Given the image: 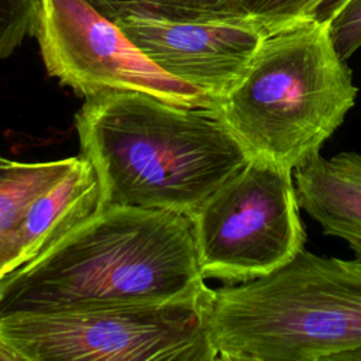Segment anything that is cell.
Listing matches in <instances>:
<instances>
[{"mask_svg": "<svg viewBox=\"0 0 361 361\" xmlns=\"http://www.w3.org/2000/svg\"><path fill=\"white\" fill-rule=\"evenodd\" d=\"M0 361H24V357L0 334Z\"/></svg>", "mask_w": 361, "mask_h": 361, "instance_id": "ac0fdd59", "label": "cell"}, {"mask_svg": "<svg viewBox=\"0 0 361 361\" xmlns=\"http://www.w3.org/2000/svg\"><path fill=\"white\" fill-rule=\"evenodd\" d=\"M80 157L99 182V209L192 217L248 161L216 107H183L121 92L85 99L75 116Z\"/></svg>", "mask_w": 361, "mask_h": 361, "instance_id": "7a4b0ae2", "label": "cell"}, {"mask_svg": "<svg viewBox=\"0 0 361 361\" xmlns=\"http://www.w3.org/2000/svg\"><path fill=\"white\" fill-rule=\"evenodd\" d=\"M32 34L47 72L85 99L137 92L183 107H216L212 97L157 66L85 0H38Z\"/></svg>", "mask_w": 361, "mask_h": 361, "instance_id": "52a82bcc", "label": "cell"}, {"mask_svg": "<svg viewBox=\"0 0 361 361\" xmlns=\"http://www.w3.org/2000/svg\"><path fill=\"white\" fill-rule=\"evenodd\" d=\"M345 0H323L319 7L313 11L312 17L310 18H314L317 21H322V23H326L336 11L337 8L344 3Z\"/></svg>", "mask_w": 361, "mask_h": 361, "instance_id": "e0dca14e", "label": "cell"}, {"mask_svg": "<svg viewBox=\"0 0 361 361\" xmlns=\"http://www.w3.org/2000/svg\"><path fill=\"white\" fill-rule=\"evenodd\" d=\"M99 182L92 164L78 162L28 207L20 226L16 269L39 257L99 210Z\"/></svg>", "mask_w": 361, "mask_h": 361, "instance_id": "9c48e42d", "label": "cell"}, {"mask_svg": "<svg viewBox=\"0 0 361 361\" xmlns=\"http://www.w3.org/2000/svg\"><path fill=\"white\" fill-rule=\"evenodd\" d=\"M293 171L248 159L192 216L204 279L244 283L289 264L306 245Z\"/></svg>", "mask_w": 361, "mask_h": 361, "instance_id": "8992f818", "label": "cell"}, {"mask_svg": "<svg viewBox=\"0 0 361 361\" xmlns=\"http://www.w3.org/2000/svg\"><path fill=\"white\" fill-rule=\"evenodd\" d=\"M23 164L24 162L21 161H16V159L0 155V182L11 176L16 171H18L23 166Z\"/></svg>", "mask_w": 361, "mask_h": 361, "instance_id": "d6986e66", "label": "cell"}, {"mask_svg": "<svg viewBox=\"0 0 361 361\" xmlns=\"http://www.w3.org/2000/svg\"><path fill=\"white\" fill-rule=\"evenodd\" d=\"M331 165L345 176L361 183V154L344 151L329 158Z\"/></svg>", "mask_w": 361, "mask_h": 361, "instance_id": "2e32d148", "label": "cell"}, {"mask_svg": "<svg viewBox=\"0 0 361 361\" xmlns=\"http://www.w3.org/2000/svg\"><path fill=\"white\" fill-rule=\"evenodd\" d=\"M79 157L24 162L0 182V279L16 271L20 254V226L30 204L58 182Z\"/></svg>", "mask_w": 361, "mask_h": 361, "instance_id": "8fae6325", "label": "cell"}, {"mask_svg": "<svg viewBox=\"0 0 361 361\" xmlns=\"http://www.w3.org/2000/svg\"><path fill=\"white\" fill-rule=\"evenodd\" d=\"M357 94L327 23L302 18L264 37L216 109L248 159L295 171L320 155Z\"/></svg>", "mask_w": 361, "mask_h": 361, "instance_id": "3957f363", "label": "cell"}, {"mask_svg": "<svg viewBox=\"0 0 361 361\" xmlns=\"http://www.w3.org/2000/svg\"><path fill=\"white\" fill-rule=\"evenodd\" d=\"M204 281L192 217L104 207L0 279V320L176 300L206 292Z\"/></svg>", "mask_w": 361, "mask_h": 361, "instance_id": "6da1fadb", "label": "cell"}, {"mask_svg": "<svg viewBox=\"0 0 361 361\" xmlns=\"http://www.w3.org/2000/svg\"><path fill=\"white\" fill-rule=\"evenodd\" d=\"M37 11L38 0H0V61L32 34Z\"/></svg>", "mask_w": 361, "mask_h": 361, "instance_id": "4fadbf2b", "label": "cell"}, {"mask_svg": "<svg viewBox=\"0 0 361 361\" xmlns=\"http://www.w3.org/2000/svg\"><path fill=\"white\" fill-rule=\"evenodd\" d=\"M213 290L168 302L124 303L0 320L24 361H214Z\"/></svg>", "mask_w": 361, "mask_h": 361, "instance_id": "5b68a950", "label": "cell"}, {"mask_svg": "<svg viewBox=\"0 0 361 361\" xmlns=\"http://www.w3.org/2000/svg\"><path fill=\"white\" fill-rule=\"evenodd\" d=\"M103 17L117 21L120 17L140 13L180 21H209L251 17L235 0H85Z\"/></svg>", "mask_w": 361, "mask_h": 361, "instance_id": "7c38bea8", "label": "cell"}, {"mask_svg": "<svg viewBox=\"0 0 361 361\" xmlns=\"http://www.w3.org/2000/svg\"><path fill=\"white\" fill-rule=\"evenodd\" d=\"M224 361H361V262L303 248L275 272L213 290Z\"/></svg>", "mask_w": 361, "mask_h": 361, "instance_id": "277c9868", "label": "cell"}, {"mask_svg": "<svg viewBox=\"0 0 361 361\" xmlns=\"http://www.w3.org/2000/svg\"><path fill=\"white\" fill-rule=\"evenodd\" d=\"M300 207L326 235L344 240L361 262V183L319 155L293 171Z\"/></svg>", "mask_w": 361, "mask_h": 361, "instance_id": "30bf717a", "label": "cell"}, {"mask_svg": "<svg viewBox=\"0 0 361 361\" xmlns=\"http://www.w3.org/2000/svg\"><path fill=\"white\" fill-rule=\"evenodd\" d=\"M116 24L162 71L216 104L245 73L271 30L254 17L180 21L131 13Z\"/></svg>", "mask_w": 361, "mask_h": 361, "instance_id": "ba28073f", "label": "cell"}, {"mask_svg": "<svg viewBox=\"0 0 361 361\" xmlns=\"http://www.w3.org/2000/svg\"><path fill=\"white\" fill-rule=\"evenodd\" d=\"M244 11L271 31L293 21L310 18L323 0H235Z\"/></svg>", "mask_w": 361, "mask_h": 361, "instance_id": "5bb4252c", "label": "cell"}, {"mask_svg": "<svg viewBox=\"0 0 361 361\" xmlns=\"http://www.w3.org/2000/svg\"><path fill=\"white\" fill-rule=\"evenodd\" d=\"M326 23L338 56L347 61L361 47V0H345Z\"/></svg>", "mask_w": 361, "mask_h": 361, "instance_id": "9a60e30c", "label": "cell"}]
</instances>
